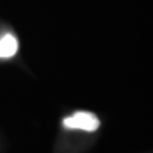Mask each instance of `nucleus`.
<instances>
[{
  "label": "nucleus",
  "mask_w": 153,
  "mask_h": 153,
  "mask_svg": "<svg viewBox=\"0 0 153 153\" xmlns=\"http://www.w3.org/2000/svg\"><path fill=\"white\" fill-rule=\"evenodd\" d=\"M19 43L11 34H6L0 38V58H10L17 53Z\"/></svg>",
  "instance_id": "2"
},
{
  "label": "nucleus",
  "mask_w": 153,
  "mask_h": 153,
  "mask_svg": "<svg viewBox=\"0 0 153 153\" xmlns=\"http://www.w3.org/2000/svg\"><path fill=\"white\" fill-rule=\"evenodd\" d=\"M62 125L68 129H81L85 132H94L99 128V119L97 115L87 112V111H81V112H75L74 115L65 118L62 120Z\"/></svg>",
  "instance_id": "1"
}]
</instances>
